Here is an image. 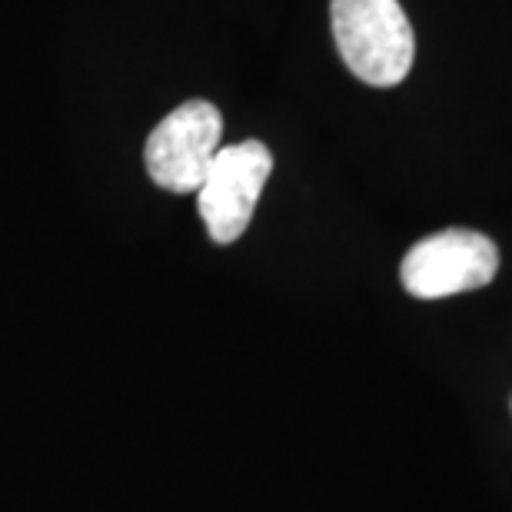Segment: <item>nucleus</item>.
<instances>
[{"instance_id": "20e7f679", "label": "nucleus", "mask_w": 512, "mask_h": 512, "mask_svg": "<svg viewBox=\"0 0 512 512\" xmlns=\"http://www.w3.org/2000/svg\"><path fill=\"white\" fill-rule=\"evenodd\" d=\"M273 173V153L260 140L220 147L197 190L200 217L213 243H233L247 233L260 193Z\"/></svg>"}, {"instance_id": "7ed1b4c3", "label": "nucleus", "mask_w": 512, "mask_h": 512, "mask_svg": "<svg viewBox=\"0 0 512 512\" xmlns=\"http://www.w3.org/2000/svg\"><path fill=\"white\" fill-rule=\"evenodd\" d=\"M223 117L210 100H187L150 130L143 163L157 187L197 193L220 150Z\"/></svg>"}, {"instance_id": "f257e3e1", "label": "nucleus", "mask_w": 512, "mask_h": 512, "mask_svg": "<svg viewBox=\"0 0 512 512\" xmlns=\"http://www.w3.org/2000/svg\"><path fill=\"white\" fill-rule=\"evenodd\" d=\"M343 64L370 87H396L413 70L416 37L399 0H330Z\"/></svg>"}, {"instance_id": "f03ea898", "label": "nucleus", "mask_w": 512, "mask_h": 512, "mask_svg": "<svg viewBox=\"0 0 512 512\" xmlns=\"http://www.w3.org/2000/svg\"><path fill=\"white\" fill-rule=\"evenodd\" d=\"M499 273V250L486 233L443 230L423 237L403 256L399 280L416 300H443V296L469 293L489 286Z\"/></svg>"}]
</instances>
